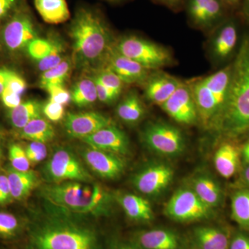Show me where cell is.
<instances>
[{
    "label": "cell",
    "mask_w": 249,
    "mask_h": 249,
    "mask_svg": "<svg viewBox=\"0 0 249 249\" xmlns=\"http://www.w3.org/2000/svg\"><path fill=\"white\" fill-rule=\"evenodd\" d=\"M73 47V58L78 68H93L106 62L114 47L109 27L91 10L76 11L69 30Z\"/></svg>",
    "instance_id": "6da1fadb"
},
{
    "label": "cell",
    "mask_w": 249,
    "mask_h": 249,
    "mask_svg": "<svg viewBox=\"0 0 249 249\" xmlns=\"http://www.w3.org/2000/svg\"><path fill=\"white\" fill-rule=\"evenodd\" d=\"M214 127L232 136L249 128V34L241 42L231 64L227 103Z\"/></svg>",
    "instance_id": "7a4b0ae2"
},
{
    "label": "cell",
    "mask_w": 249,
    "mask_h": 249,
    "mask_svg": "<svg viewBox=\"0 0 249 249\" xmlns=\"http://www.w3.org/2000/svg\"><path fill=\"white\" fill-rule=\"evenodd\" d=\"M41 193L54 206L78 214H107L113 200L111 193L101 185L81 181L46 185Z\"/></svg>",
    "instance_id": "3957f363"
},
{
    "label": "cell",
    "mask_w": 249,
    "mask_h": 249,
    "mask_svg": "<svg viewBox=\"0 0 249 249\" xmlns=\"http://www.w3.org/2000/svg\"><path fill=\"white\" fill-rule=\"evenodd\" d=\"M31 249H100L91 228L66 220L49 219L31 231Z\"/></svg>",
    "instance_id": "277c9868"
},
{
    "label": "cell",
    "mask_w": 249,
    "mask_h": 249,
    "mask_svg": "<svg viewBox=\"0 0 249 249\" xmlns=\"http://www.w3.org/2000/svg\"><path fill=\"white\" fill-rule=\"evenodd\" d=\"M114 48L150 71L168 66L173 61L168 49L138 36H124L114 45Z\"/></svg>",
    "instance_id": "5b68a950"
},
{
    "label": "cell",
    "mask_w": 249,
    "mask_h": 249,
    "mask_svg": "<svg viewBox=\"0 0 249 249\" xmlns=\"http://www.w3.org/2000/svg\"><path fill=\"white\" fill-rule=\"evenodd\" d=\"M45 178L52 183L66 181L90 183L93 178L79 159L71 150L60 147L45 165Z\"/></svg>",
    "instance_id": "8992f818"
},
{
    "label": "cell",
    "mask_w": 249,
    "mask_h": 249,
    "mask_svg": "<svg viewBox=\"0 0 249 249\" xmlns=\"http://www.w3.org/2000/svg\"><path fill=\"white\" fill-rule=\"evenodd\" d=\"M144 143L150 150L165 157L182 153L185 139L181 131L164 122L150 123L142 132Z\"/></svg>",
    "instance_id": "52a82bcc"
},
{
    "label": "cell",
    "mask_w": 249,
    "mask_h": 249,
    "mask_svg": "<svg viewBox=\"0 0 249 249\" xmlns=\"http://www.w3.org/2000/svg\"><path fill=\"white\" fill-rule=\"evenodd\" d=\"M165 213L178 222H191L208 219L213 209L205 204L193 189L181 188L174 193L165 207Z\"/></svg>",
    "instance_id": "ba28073f"
},
{
    "label": "cell",
    "mask_w": 249,
    "mask_h": 249,
    "mask_svg": "<svg viewBox=\"0 0 249 249\" xmlns=\"http://www.w3.org/2000/svg\"><path fill=\"white\" fill-rule=\"evenodd\" d=\"M37 37V29L27 11L18 9L7 19L1 31V40L10 53L27 49L31 42Z\"/></svg>",
    "instance_id": "9c48e42d"
},
{
    "label": "cell",
    "mask_w": 249,
    "mask_h": 249,
    "mask_svg": "<svg viewBox=\"0 0 249 249\" xmlns=\"http://www.w3.org/2000/svg\"><path fill=\"white\" fill-rule=\"evenodd\" d=\"M174 178V170L163 163H152L134 176V188L144 196H157L168 188Z\"/></svg>",
    "instance_id": "30bf717a"
},
{
    "label": "cell",
    "mask_w": 249,
    "mask_h": 249,
    "mask_svg": "<svg viewBox=\"0 0 249 249\" xmlns=\"http://www.w3.org/2000/svg\"><path fill=\"white\" fill-rule=\"evenodd\" d=\"M81 155L90 170L106 179H115L124 173L126 162L122 156L88 146Z\"/></svg>",
    "instance_id": "8fae6325"
},
{
    "label": "cell",
    "mask_w": 249,
    "mask_h": 249,
    "mask_svg": "<svg viewBox=\"0 0 249 249\" xmlns=\"http://www.w3.org/2000/svg\"><path fill=\"white\" fill-rule=\"evenodd\" d=\"M160 107L178 124H193L199 119L191 90L187 83L182 82L169 99Z\"/></svg>",
    "instance_id": "7c38bea8"
},
{
    "label": "cell",
    "mask_w": 249,
    "mask_h": 249,
    "mask_svg": "<svg viewBox=\"0 0 249 249\" xmlns=\"http://www.w3.org/2000/svg\"><path fill=\"white\" fill-rule=\"evenodd\" d=\"M110 118L96 111L68 113L64 121L67 133L73 138L83 139L100 129L112 125Z\"/></svg>",
    "instance_id": "4fadbf2b"
},
{
    "label": "cell",
    "mask_w": 249,
    "mask_h": 249,
    "mask_svg": "<svg viewBox=\"0 0 249 249\" xmlns=\"http://www.w3.org/2000/svg\"><path fill=\"white\" fill-rule=\"evenodd\" d=\"M187 84L194 98L199 120L206 127H214L222 111L214 95L205 84L203 78L192 80Z\"/></svg>",
    "instance_id": "5bb4252c"
},
{
    "label": "cell",
    "mask_w": 249,
    "mask_h": 249,
    "mask_svg": "<svg viewBox=\"0 0 249 249\" xmlns=\"http://www.w3.org/2000/svg\"><path fill=\"white\" fill-rule=\"evenodd\" d=\"M81 140L88 146L118 155H127L130 150L128 137L114 124L100 129Z\"/></svg>",
    "instance_id": "9a60e30c"
},
{
    "label": "cell",
    "mask_w": 249,
    "mask_h": 249,
    "mask_svg": "<svg viewBox=\"0 0 249 249\" xmlns=\"http://www.w3.org/2000/svg\"><path fill=\"white\" fill-rule=\"evenodd\" d=\"M26 50L42 72L56 66L65 59L63 47L56 40L37 37L29 43Z\"/></svg>",
    "instance_id": "2e32d148"
},
{
    "label": "cell",
    "mask_w": 249,
    "mask_h": 249,
    "mask_svg": "<svg viewBox=\"0 0 249 249\" xmlns=\"http://www.w3.org/2000/svg\"><path fill=\"white\" fill-rule=\"evenodd\" d=\"M107 67L117 75L124 83L144 84L150 74V70L138 62L119 53L113 47L106 60Z\"/></svg>",
    "instance_id": "e0dca14e"
},
{
    "label": "cell",
    "mask_w": 249,
    "mask_h": 249,
    "mask_svg": "<svg viewBox=\"0 0 249 249\" xmlns=\"http://www.w3.org/2000/svg\"><path fill=\"white\" fill-rule=\"evenodd\" d=\"M238 40V30L235 19L221 23L211 42V53L216 61L227 60L233 53Z\"/></svg>",
    "instance_id": "ac0fdd59"
},
{
    "label": "cell",
    "mask_w": 249,
    "mask_h": 249,
    "mask_svg": "<svg viewBox=\"0 0 249 249\" xmlns=\"http://www.w3.org/2000/svg\"><path fill=\"white\" fill-rule=\"evenodd\" d=\"M140 249H181V240L169 229H155L135 232L131 240Z\"/></svg>",
    "instance_id": "d6986e66"
},
{
    "label": "cell",
    "mask_w": 249,
    "mask_h": 249,
    "mask_svg": "<svg viewBox=\"0 0 249 249\" xmlns=\"http://www.w3.org/2000/svg\"><path fill=\"white\" fill-rule=\"evenodd\" d=\"M181 81L168 73L158 71L145 82V96L154 104L161 106L178 88Z\"/></svg>",
    "instance_id": "ffe728a7"
},
{
    "label": "cell",
    "mask_w": 249,
    "mask_h": 249,
    "mask_svg": "<svg viewBox=\"0 0 249 249\" xmlns=\"http://www.w3.org/2000/svg\"><path fill=\"white\" fill-rule=\"evenodd\" d=\"M127 217L136 222H150L153 220V210L148 201L142 196L120 193L115 196Z\"/></svg>",
    "instance_id": "44dd1931"
},
{
    "label": "cell",
    "mask_w": 249,
    "mask_h": 249,
    "mask_svg": "<svg viewBox=\"0 0 249 249\" xmlns=\"http://www.w3.org/2000/svg\"><path fill=\"white\" fill-rule=\"evenodd\" d=\"M13 199L18 201L25 199L39 183L38 176L33 170L18 171L11 168L6 172Z\"/></svg>",
    "instance_id": "7402d4cb"
},
{
    "label": "cell",
    "mask_w": 249,
    "mask_h": 249,
    "mask_svg": "<svg viewBox=\"0 0 249 249\" xmlns=\"http://www.w3.org/2000/svg\"><path fill=\"white\" fill-rule=\"evenodd\" d=\"M214 164L222 178H232L237 173L240 165L239 149L230 142L223 143L214 154Z\"/></svg>",
    "instance_id": "603a6c76"
},
{
    "label": "cell",
    "mask_w": 249,
    "mask_h": 249,
    "mask_svg": "<svg viewBox=\"0 0 249 249\" xmlns=\"http://www.w3.org/2000/svg\"><path fill=\"white\" fill-rule=\"evenodd\" d=\"M37 13L45 22L59 24L71 16L66 0H34Z\"/></svg>",
    "instance_id": "cb8c5ba5"
},
{
    "label": "cell",
    "mask_w": 249,
    "mask_h": 249,
    "mask_svg": "<svg viewBox=\"0 0 249 249\" xmlns=\"http://www.w3.org/2000/svg\"><path fill=\"white\" fill-rule=\"evenodd\" d=\"M193 190L199 199L211 209L218 207L222 203V188L213 178L207 176L197 177L193 180Z\"/></svg>",
    "instance_id": "d4e9b609"
},
{
    "label": "cell",
    "mask_w": 249,
    "mask_h": 249,
    "mask_svg": "<svg viewBox=\"0 0 249 249\" xmlns=\"http://www.w3.org/2000/svg\"><path fill=\"white\" fill-rule=\"evenodd\" d=\"M196 247L201 249H229L230 240L226 232L216 228L199 227L193 232Z\"/></svg>",
    "instance_id": "484cf974"
},
{
    "label": "cell",
    "mask_w": 249,
    "mask_h": 249,
    "mask_svg": "<svg viewBox=\"0 0 249 249\" xmlns=\"http://www.w3.org/2000/svg\"><path fill=\"white\" fill-rule=\"evenodd\" d=\"M145 113V106L135 91L127 93L116 108L118 117L127 124L139 122L144 117Z\"/></svg>",
    "instance_id": "4316f807"
},
{
    "label": "cell",
    "mask_w": 249,
    "mask_h": 249,
    "mask_svg": "<svg viewBox=\"0 0 249 249\" xmlns=\"http://www.w3.org/2000/svg\"><path fill=\"white\" fill-rule=\"evenodd\" d=\"M42 104L35 100H29L11 109L10 119L14 127L21 129L31 121L42 117Z\"/></svg>",
    "instance_id": "83f0119b"
},
{
    "label": "cell",
    "mask_w": 249,
    "mask_h": 249,
    "mask_svg": "<svg viewBox=\"0 0 249 249\" xmlns=\"http://www.w3.org/2000/svg\"><path fill=\"white\" fill-rule=\"evenodd\" d=\"M20 130V137L30 142L45 144L53 140L55 137L52 124L42 117L31 121Z\"/></svg>",
    "instance_id": "f1b7e54d"
},
{
    "label": "cell",
    "mask_w": 249,
    "mask_h": 249,
    "mask_svg": "<svg viewBox=\"0 0 249 249\" xmlns=\"http://www.w3.org/2000/svg\"><path fill=\"white\" fill-rule=\"evenodd\" d=\"M71 93V101L79 107H87L98 100L96 84L93 78H83L75 83Z\"/></svg>",
    "instance_id": "f546056e"
},
{
    "label": "cell",
    "mask_w": 249,
    "mask_h": 249,
    "mask_svg": "<svg viewBox=\"0 0 249 249\" xmlns=\"http://www.w3.org/2000/svg\"><path fill=\"white\" fill-rule=\"evenodd\" d=\"M231 217L242 229L249 231V190H240L232 195Z\"/></svg>",
    "instance_id": "4dcf8cb0"
},
{
    "label": "cell",
    "mask_w": 249,
    "mask_h": 249,
    "mask_svg": "<svg viewBox=\"0 0 249 249\" xmlns=\"http://www.w3.org/2000/svg\"><path fill=\"white\" fill-rule=\"evenodd\" d=\"M71 62L66 59L58 65L42 72L40 78V86L45 89L51 85H63L71 72Z\"/></svg>",
    "instance_id": "1f68e13d"
},
{
    "label": "cell",
    "mask_w": 249,
    "mask_h": 249,
    "mask_svg": "<svg viewBox=\"0 0 249 249\" xmlns=\"http://www.w3.org/2000/svg\"><path fill=\"white\" fill-rule=\"evenodd\" d=\"M22 226L14 214L0 212V238L11 240L19 235Z\"/></svg>",
    "instance_id": "d6a6232c"
},
{
    "label": "cell",
    "mask_w": 249,
    "mask_h": 249,
    "mask_svg": "<svg viewBox=\"0 0 249 249\" xmlns=\"http://www.w3.org/2000/svg\"><path fill=\"white\" fill-rule=\"evenodd\" d=\"M93 78L98 80L107 89L120 96L124 83L110 69L107 67L101 69Z\"/></svg>",
    "instance_id": "836d02e7"
},
{
    "label": "cell",
    "mask_w": 249,
    "mask_h": 249,
    "mask_svg": "<svg viewBox=\"0 0 249 249\" xmlns=\"http://www.w3.org/2000/svg\"><path fill=\"white\" fill-rule=\"evenodd\" d=\"M9 158L11 166L18 171L30 170L31 163L24 150L18 144H11L9 147Z\"/></svg>",
    "instance_id": "e575fe53"
},
{
    "label": "cell",
    "mask_w": 249,
    "mask_h": 249,
    "mask_svg": "<svg viewBox=\"0 0 249 249\" xmlns=\"http://www.w3.org/2000/svg\"><path fill=\"white\" fill-rule=\"evenodd\" d=\"M210 0H189L188 11L191 20L196 25L204 27L205 18Z\"/></svg>",
    "instance_id": "d590c367"
},
{
    "label": "cell",
    "mask_w": 249,
    "mask_h": 249,
    "mask_svg": "<svg viewBox=\"0 0 249 249\" xmlns=\"http://www.w3.org/2000/svg\"><path fill=\"white\" fill-rule=\"evenodd\" d=\"M24 150L31 164L40 163L47 157V147L42 142H31Z\"/></svg>",
    "instance_id": "8d00e7d4"
},
{
    "label": "cell",
    "mask_w": 249,
    "mask_h": 249,
    "mask_svg": "<svg viewBox=\"0 0 249 249\" xmlns=\"http://www.w3.org/2000/svg\"><path fill=\"white\" fill-rule=\"evenodd\" d=\"M45 89L49 94V100L53 102L64 106L71 101V93L63 85H51Z\"/></svg>",
    "instance_id": "74e56055"
},
{
    "label": "cell",
    "mask_w": 249,
    "mask_h": 249,
    "mask_svg": "<svg viewBox=\"0 0 249 249\" xmlns=\"http://www.w3.org/2000/svg\"><path fill=\"white\" fill-rule=\"evenodd\" d=\"M42 114L48 120L58 122L65 116V109L62 105L49 100L42 106Z\"/></svg>",
    "instance_id": "f35d334b"
},
{
    "label": "cell",
    "mask_w": 249,
    "mask_h": 249,
    "mask_svg": "<svg viewBox=\"0 0 249 249\" xmlns=\"http://www.w3.org/2000/svg\"><path fill=\"white\" fill-rule=\"evenodd\" d=\"M6 88L17 94L22 95L27 89V83L16 72L10 70Z\"/></svg>",
    "instance_id": "ab89813d"
},
{
    "label": "cell",
    "mask_w": 249,
    "mask_h": 249,
    "mask_svg": "<svg viewBox=\"0 0 249 249\" xmlns=\"http://www.w3.org/2000/svg\"><path fill=\"white\" fill-rule=\"evenodd\" d=\"M21 0H0V22L8 19L18 10Z\"/></svg>",
    "instance_id": "60d3db41"
},
{
    "label": "cell",
    "mask_w": 249,
    "mask_h": 249,
    "mask_svg": "<svg viewBox=\"0 0 249 249\" xmlns=\"http://www.w3.org/2000/svg\"><path fill=\"white\" fill-rule=\"evenodd\" d=\"M93 79L94 80L95 84H96L98 99L101 102L106 103V104H111V103L115 102L118 98L119 97V95L107 89V88H106L104 85L101 84L98 80L95 79L94 78H93Z\"/></svg>",
    "instance_id": "b9f144b4"
},
{
    "label": "cell",
    "mask_w": 249,
    "mask_h": 249,
    "mask_svg": "<svg viewBox=\"0 0 249 249\" xmlns=\"http://www.w3.org/2000/svg\"><path fill=\"white\" fill-rule=\"evenodd\" d=\"M0 98L5 107L10 109H14L22 103V96L13 92L7 88H5Z\"/></svg>",
    "instance_id": "7bdbcfd3"
},
{
    "label": "cell",
    "mask_w": 249,
    "mask_h": 249,
    "mask_svg": "<svg viewBox=\"0 0 249 249\" xmlns=\"http://www.w3.org/2000/svg\"><path fill=\"white\" fill-rule=\"evenodd\" d=\"M13 199L9 180L6 175H0V206L9 203Z\"/></svg>",
    "instance_id": "ee69618b"
},
{
    "label": "cell",
    "mask_w": 249,
    "mask_h": 249,
    "mask_svg": "<svg viewBox=\"0 0 249 249\" xmlns=\"http://www.w3.org/2000/svg\"><path fill=\"white\" fill-rule=\"evenodd\" d=\"M229 249H249V236L238 232L230 240Z\"/></svg>",
    "instance_id": "f6af8a7d"
},
{
    "label": "cell",
    "mask_w": 249,
    "mask_h": 249,
    "mask_svg": "<svg viewBox=\"0 0 249 249\" xmlns=\"http://www.w3.org/2000/svg\"><path fill=\"white\" fill-rule=\"evenodd\" d=\"M107 249H140L130 240H122L121 238L111 239L109 241Z\"/></svg>",
    "instance_id": "bcb514c9"
},
{
    "label": "cell",
    "mask_w": 249,
    "mask_h": 249,
    "mask_svg": "<svg viewBox=\"0 0 249 249\" xmlns=\"http://www.w3.org/2000/svg\"><path fill=\"white\" fill-rule=\"evenodd\" d=\"M9 71L7 69H0V96L6 88Z\"/></svg>",
    "instance_id": "7dc6e473"
},
{
    "label": "cell",
    "mask_w": 249,
    "mask_h": 249,
    "mask_svg": "<svg viewBox=\"0 0 249 249\" xmlns=\"http://www.w3.org/2000/svg\"><path fill=\"white\" fill-rule=\"evenodd\" d=\"M242 13L244 17L249 23V0H243L242 2Z\"/></svg>",
    "instance_id": "c3c4849f"
},
{
    "label": "cell",
    "mask_w": 249,
    "mask_h": 249,
    "mask_svg": "<svg viewBox=\"0 0 249 249\" xmlns=\"http://www.w3.org/2000/svg\"><path fill=\"white\" fill-rule=\"evenodd\" d=\"M162 4H165V6H169V7H176L182 1V0H157Z\"/></svg>",
    "instance_id": "681fc988"
},
{
    "label": "cell",
    "mask_w": 249,
    "mask_h": 249,
    "mask_svg": "<svg viewBox=\"0 0 249 249\" xmlns=\"http://www.w3.org/2000/svg\"><path fill=\"white\" fill-rule=\"evenodd\" d=\"M242 179L247 186L249 187V163L242 171Z\"/></svg>",
    "instance_id": "f907efd6"
},
{
    "label": "cell",
    "mask_w": 249,
    "mask_h": 249,
    "mask_svg": "<svg viewBox=\"0 0 249 249\" xmlns=\"http://www.w3.org/2000/svg\"><path fill=\"white\" fill-rule=\"evenodd\" d=\"M242 155L243 156L244 160L247 163H249V142L244 145L242 150Z\"/></svg>",
    "instance_id": "816d5d0a"
},
{
    "label": "cell",
    "mask_w": 249,
    "mask_h": 249,
    "mask_svg": "<svg viewBox=\"0 0 249 249\" xmlns=\"http://www.w3.org/2000/svg\"><path fill=\"white\" fill-rule=\"evenodd\" d=\"M223 1H225L231 6H235V5L239 4L241 0H223Z\"/></svg>",
    "instance_id": "f5cc1de1"
},
{
    "label": "cell",
    "mask_w": 249,
    "mask_h": 249,
    "mask_svg": "<svg viewBox=\"0 0 249 249\" xmlns=\"http://www.w3.org/2000/svg\"><path fill=\"white\" fill-rule=\"evenodd\" d=\"M1 154V137H0V156Z\"/></svg>",
    "instance_id": "db71d44e"
},
{
    "label": "cell",
    "mask_w": 249,
    "mask_h": 249,
    "mask_svg": "<svg viewBox=\"0 0 249 249\" xmlns=\"http://www.w3.org/2000/svg\"><path fill=\"white\" fill-rule=\"evenodd\" d=\"M200 249V248H199V247H196V246H195V247H193V249Z\"/></svg>",
    "instance_id": "11a10c76"
}]
</instances>
